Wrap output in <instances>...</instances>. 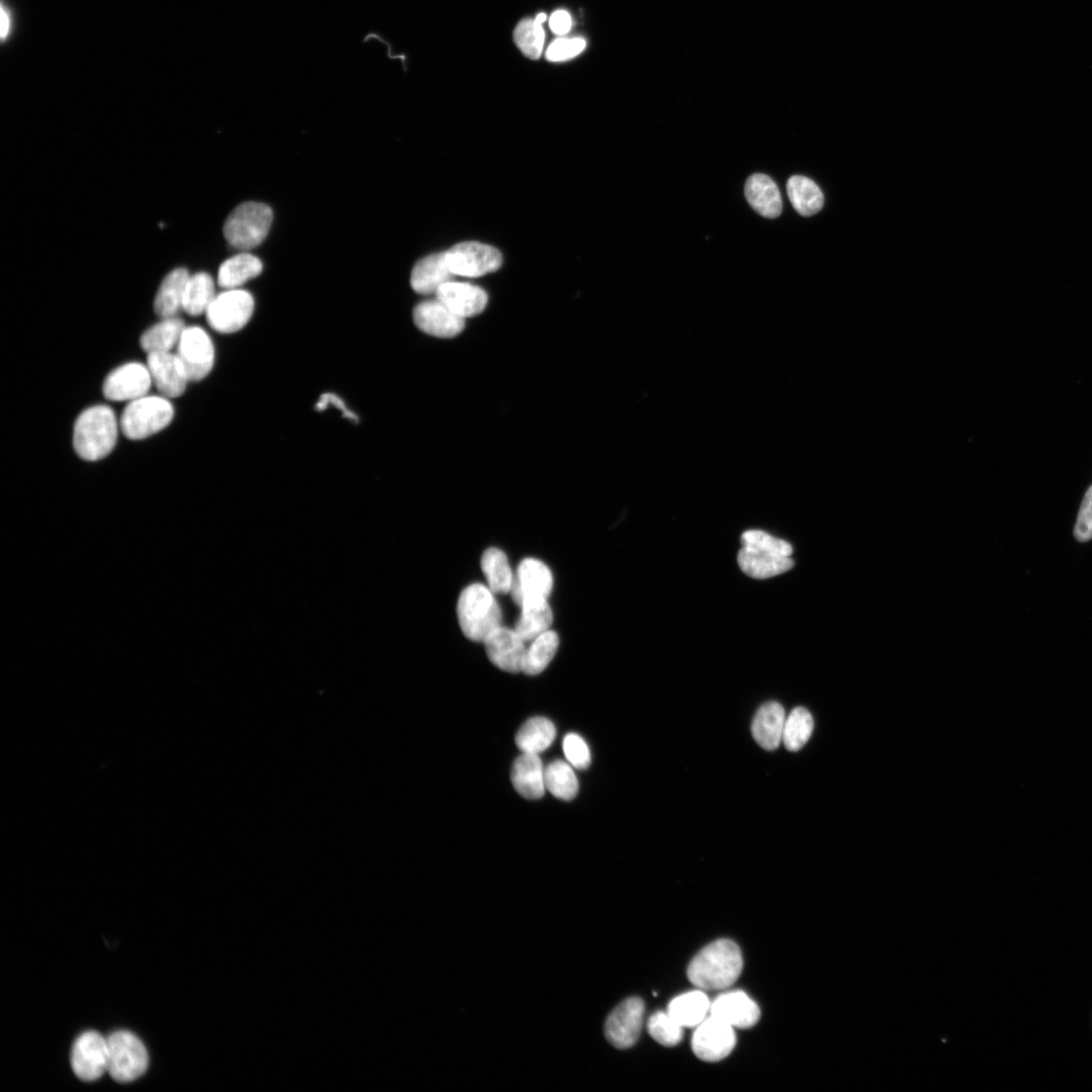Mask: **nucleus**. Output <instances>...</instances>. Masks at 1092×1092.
Returning <instances> with one entry per match:
<instances>
[{
    "mask_svg": "<svg viewBox=\"0 0 1092 1092\" xmlns=\"http://www.w3.org/2000/svg\"><path fill=\"white\" fill-rule=\"evenodd\" d=\"M744 967L740 947L731 940H718L702 949L691 961L687 976L701 991H720L736 984Z\"/></svg>",
    "mask_w": 1092,
    "mask_h": 1092,
    "instance_id": "1",
    "label": "nucleus"
},
{
    "mask_svg": "<svg viewBox=\"0 0 1092 1092\" xmlns=\"http://www.w3.org/2000/svg\"><path fill=\"white\" fill-rule=\"evenodd\" d=\"M742 545L738 562L742 571L753 579H770L795 567L793 546L767 532L746 531L742 536Z\"/></svg>",
    "mask_w": 1092,
    "mask_h": 1092,
    "instance_id": "2",
    "label": "nucleus"
},
{
    "mask_svg": "<svg viewBox=\"0 0 1092 1092\" xmlns=\"http://www.w3.org/2000/svg\"><path fill=\"white\" fill-rule=\"evenodd\" d=\"M117 434L114 411L103 405L91 407L84 411L76 422L75 450L85 460H100L114 450Z\"/></svg>",
    "mask_w": 1092,
    "mask_h": 1092,
    "instance_id": "3",
    "label": "nucleus"
},
{
    "mask_svg": "<svg viewBox=\"0 0 1092 1092\" xmlns=\"http://www.w3.org/2000/svg\"><path fill=\"white\" fill-rule=\"evenodd\" d=\"M457 618L463 635L476 642H484L502 627V613L494 593L481 584H472L461 592Z\"/></svg>",
    "mask_w": 1092,
    "mask_h": 1092,
    "instance_id": "4",
    "label": "nucleus"
},
{
    "mask_svg": "<svg viewBox=\"0 0 1092 1092\" xmlns=\"http://www.w3.org/2000/svg\"><path fill=\"white\" fill-rule=\"evenodd\" d=\"M273 221L271 207L248 202L238 206L224 224V236L229 245L240 252L252 251L268 237Z\"/></svg>",
    "mask_w": 1092,
    "mask_h": 1092,
    "instance_id": "5",
    "label": "nucleus"
},
{
    "mask_svg": "<svg viewBox=\"0 0 1092 1092\" xmlns=\"http://www.w3.org/2000/svg\"><path fill=\"white\" fill-rule=\"evenodd\" d=\"M173 417L174 408L167 398L145 396L126 407L119 425L128 440L142 441L166 429Z\"/></svg>",
    "mask_w": 1092,
    "mask_h": 1092,
    "instance_id": "6",
    "label": "nucleus"
},
{
    "mask_svg": "<svg viewBox=\"0 0 1092 1092\" xmlns=\"http://www.w3.org/2000/svg\"><path fill=\"white\" fill-rule=\"evenodd\" d=\"M107 1073L119 1083L141 1077L148 1068L149 1055L143 1042L128 1030L114 1031L107 1038Z\"/></svg>",
    "mask_w": 1092,
    "mask_h": 1092,
    "instance_id": "7",
    "label": "nucleus"
},
{
    "mask_svg": "<svg viewBox=\"0 0 1092 1092\" xmlns=\"http://www.w3.org/2000/svg\"><path fill=\"white\" fill-rule=\"evenodd\" d=\"M256 301L251 292L241 288L225 289L216 295L207 313L212 329L231 334L245 328L252 320Z\"/></svg>",
    "mask_w": 1092,
    "mask_h": 1092,
    "instance_id": "8",
    "label": "nucleus"
},
{
    "mask_svg": "<svg viewBox=\"0 0 1092 1092\" xmlns=\"http://www.w3.org/2000/svg\"><path fill=\"white\" fill-rule=\"evenodd\" d=\"M453 273L464 277H479L500 269V252L479 242H462L446 253Z\"/></svg>",
    "mask_w": 1092,
    "mask_h": 1092,
    "instance_id": "9",
    "label": "nucleus"
},
{
    "mask_svg": "<svg viewBox=\"0 0 1092 1092\" xmlns=\"http://www.w3.org/2000/svg\"><path fill=\"white\" fill-rule=\"evenodd\" d=\"M191 382L206 379L215 366V346L212 338L199 326L187 327L177 345V353Z\"/></svg>",
    "mask_w": 1092,
    "mask_h": 1092,
    "instance_id": "10",
    "label": "nucleus"
},
{
    "mask_svg": "<svg viewBox=\"0 0 1092 1092\" xmlns=\"http://www.w3.org/2000/svg\"><path fill=\"white\" fill-rule=\"evenodd\" d=\"M736 1045L735 1027L711 1014L696 1026L692 1037L694 1054L706 1062L726 1058Z\"/></svg>",
    "mask_w": 1092,
    "mask_h": 1092,
    "instance_id": "11",
    "label": "nucleus"
},
{
    "mask_svg": "<svg viewBox=\"0 0 1092 1092\" xmlns=\"http://www.w3.org/2000/svg\"><path fill=\"white\" fill-rule=\"evenodd\" d=\"M644 1013V1002L631 998L622 1002L607 1018L605 1036L618 1049H629L638 1040Z\"/></svg>",
    "mask_w": 1092,
    "mask_h": 1092,
    "instance_id": "12",
    "label": "nucleus"
},
{
    "mask_svg": "<svg viewBox=\"0 0 1092 1092\" xmlns=\"http://www.w3.org/2000/svg\"><path fill=\"white\" fill-rule=\"evenodd\" d=\"M147 366L130 362L112 371L104 380L102 393L109 401H135L147 396L152 386Z\"/></svg>",
    "mask_w": 1092,
    "mask_h": 1092,
    "instance_id": "13",
    "label": "nucleus"
},
{
    "mask_svg": "<svg viewBox=\"0 0 1092 1092\" xmlns=\"http://www.w3.org/2000/svg\"><path fill=\"white\" fill-rule=\"evenodd\" d=\"M72 1066L76 1075L84 1081L100 1078L108 1068L107 1039L97 1031H86L74 1045Z\"/></svg>",
    "mask_w": 1092,
    "mask_h": 1092,
    "instance_id": "14",
    "label": "nucleus"
},
{
    "mask_svg": "<svg viewBox=\"0 0 1092 1092\" xmlns=\"http://www.w3.org/2000/svg\"><path fill=\"white\" fill-rule=\"evenodd\" d=\"M413 319L422 332L439 338L456 337L465 325V319L455 314L438 298L418 303Z\"/></svg>",
    "mask_w": 1092,
    "mask_h": 1092,
    "instance_id": "15",
    "label": "nucleus"
},
{
    "mask_svg": "<svg viewBox=\"0 0 1092 1092\" xmlns=\"http://www.w3.org/2000/svg\"><path fill=\"white\" fill-rule=\"evenodd\" d=\"M147 367L158 392L167 399L184 395L191 382L177 354L150 353L147 358Z\"/></svg>",
    "mask_w": 1092,
    "mask_h": 1092,
    "instance_id": "16",
    "label": "nucleus"
},
{
    "mask_svg": "<svg viewBox=\"0 0 1092 1092\" xmlns=\"http://www.w3.org/2000/svg\"><path fill=\"white\" fill-rule=\"evenodd\" d=\"M554 578L548 566L535 559L523 560L514 575L511 595L521 607L529 598H546L551 595Z\"/></svg>",
    "mask_w": 1092,
    "mask_h": 1092,
    "instance_id": "17",
    "label": "nucleus"
},
{
    "mask_svg": "<svg viewBox=\"0 0 1092 1092\" xmlns=\"http://www.w3.org/2000/svg\"><path fill=\"white\" fill-rule=\"evenodd\" d=\"M490 660L499 669L512 674L522 672L527 648L514 631L500 627L484 640Z\"/></svg>",
    "mask_w": 1092,
    "mask_h": 1092,
    "instance_id": "18",
    "label": "nucleus"
},
{
    "mask_svg": "<svg viewBox=\"0 0 1092 1092\" xmlns=\"http://www.w3.org/2000/svg\"><path fill=\"white\" fill-rule=\"evenodd\" d=\"M437 298L463 319L480 314L488 305V294L482 288L454 280L439 289Z\"/></svg>",
    "mask_w": 1092,
    "mask_h": 1092,
    "instance_id": "19",
    "label": "nucleus"
},
{
    "mask_svg": "<svg viewBox=\"0 0 1092 1092\" xmlns=\"http://www.w3.org/2000/svg\"><path fill=\"white\" fill-rule=\"evenodd\" d=\"M710 1014L734 1027L749 1028L759 1021L761 1011L746 993L738 991L715 999L710 1006Z\"/></svg>",
    "mask_w": 1092,
    "mask_h": 1092,
    "instance_id": "20",
    "label": "nucleus"
},
{
    "mask_svg": "<svg viewBox=\"0 0 1092 1092\" xmlns=\"http://www.w3.org/2000/svg\"><path fill=\"white\" fill-rule=\"evenodd\" d=\"M544 771L538 755L523 753L512 767L511 779L515 791L526 800L542 799L546 792Z\"/></svg>",
    "mask_w": 1092,
    "mask_h": 1092,
    "instance_id": "21",
    "label": "nucleus"
},
{
    "mask_svg": "<svg viewBox=\"0 0 1092 1092\" xmlns=\"http://www.w3.org/2000/svg\"><path fill=\"white\" fill-rule=\"evenodd\" d=\"M454 277L446 253L436 254L416 264L411 273V286L420 294H437L439 289Z\"/></svg>",
    "mask_w": 1092,
    "mask_h": 1092,
    "instance_id": "22",
    "label": "nucleus"
},
{
    "mask_svg": "<svg viewBox=\"0 0 1092 1092\" xmlns=\"http://www.w3.org/2000/svg\"><path fill=\"white\" fill-rule=\"evenodd\" d=\"M785 722L786 714L781 704L768 702L760 707L752 724V734L758 745L767 751L779 748Z\"/></svg>",
    "mask_w": 1092,
    "mask_h": 1092,
    "instance_id": "23",
    "label": "nucleus"
},
{
    "mask_svg": "<svg viewBox=\"0 0 1092 1092\" xmlns=\"http://www.w3.org/2000/svg\"><path fill=\"white\" fill-rule=\"evenodd\" d=\"M745 193L751 207L761 216L775 219L781 215L782 197L771 177L761 173L750 176Z\"/></svg>",
    "mask_w": 1092,
    "mask_h": 1092,
    "instance_id": "24",
    "label": "nucleus"
},
{
    "mask_svg": "<svg viewBox=\"0 0 1092 1092\" xmlns=\"http://www.w3.org/2000/svg\"><path fill=\"white\" fill-rule=\"evenodd\" d=\"M521 617L515 632L526 641H533L539 636L550 631L554 622L551 606L546 598H529L521 605Z\"/></svg>",
    "mask_w": 1092,
    "mask_h": 1092,
    "instance_id": "25",
    "label": "nucleus"
},
{
    "mask_svg": "<svg viewBox=\"0 0 1092 1092\" xmlns=\"http://www.w3.org/2000/svg\"><path fill=\"white\" fill-rule=\"evenodd\" d=\"M190 276L186 269H175L165 276L154 300V310L160 318L176 317L182 310Z\"/></svg>",
    "mask_w": 1092,
    "mask_h": 1092,
    "instance_id": "26",
    "label": "nucleus"
},
{
    "mask_svg": "<svg viewBox=\"0 0 1092 1092\" xmlns=\"http://www.w3.org/2000/svg\"><path fill=\"white\" fill-rule=\"evenodd\" d=\"M264 270L262 261L249 253L238 254L225 261L218 273V283L225 289L240 288L243 284L261 275Z\"/></svg>",
    "mask_w": 1092,
    "mask_h": 1092,
    "instance_id": "27",
    "label": "nucleus"
},
{
    "mask_svg": "<svg viewBox=\"0 0 1092 1092\" xmlns=\"http://www.w3.org/2000/svg\"><path fill=\"white\" fill-rule=\"evenodd\" d=\"M556 737V726L550 719L533 717L521 726L516 745L522 753L539 755L553 745Z\"/></svg>",
    "mask_w": 1092,
    "mask_h": 1092,
    "instance_id": "28",
    "label": "nucleus"
},
{
    "mask_svg": "<svg viewBox=\"0 0 1092 1092\" xmlns=\"http://www.w3.org/2000/svg\"><path fill=\"white\" fill-rule=\"evenodd\" d=\"M787 193L794 208L802 216H814L823 208V194L811 178L801 175L793 176L788 180Z\"/></svg>",
    "mask_w": 1092,
    "mask_h": 1092,
    "instance_id": "29",
    "label": "nucleus"
},
{
    "mask_svg": "<svg viewBox=\"0 0 1092 1092\" xmlns=\"http://www.w3.org/2000/svg\"><path fill=\"white\" fill-rule=\"evenodd\" d=\"M710 1006L708 997L701 991H695L673 1000L667 1006V1013L681 1026L694 1027L707 1017Z\"/></svg>",
    "mask_w": 1092,
    "mask_h": 1092,
    "instance_id": "30",
    "label": "nucleus"
},
{
    "mask_svg": "<svg viewBox=\"0 0 1092 1092\" xmlns=\"http://www.w3.org/2000/svg\"><path fill=\"white\" fill-rule=\"evenodd\" d=\"M186 328L185 322L177 317L162 319L144 332L140 340L141 347L148 354L171 352L177 347Z\"/></svg>",
    "mask_w": 1092,
    "mask_h": 1092,
    "instance_id": "31",
    "label": "nucleus"
},
{
    "mask_svg": "<svg viewBox=\"0 0 1092 1092\" xmlns=\"http://www.w3.org/2000/svg\"><path fill=\"white\" fill-rule=\"evenodd\" d=\"M216 295L213 277L207 273H195L188 280L182 310L193 317L206 314Z\"/></svg>",
    "mask_w": 1092,
    "mask_h": 1092,
    "instance_id": "32",
    "label": "nucleus"
},
{
    "mask_svg": "<svg viewBox=\"0 0 1092 1092\" xmlns=\"http://www.w3.org/2000/svg\"><path fill=\"white\" fill-rule=\"evenodd\" d=\"M480 568L493 593L511 592L514 575L504 552L495 548L488 549L482 554Z\"/></svg>",
    "mask_w": 1092,
    "mask_h": 1092,
    "instance_id": "33",
    "label": "nucleus"
},
{
    "mask_svg": "<svg viewBox=\"0 0 1092 1092\" xmlns=\"http://www.w3.org/2000/svg\"><path fill=\"white\" fill-rule=\"evenodd\" d=\"M568 762L557 760L551 763L544 771L546 791L555 798L564 802L573 801L579 793V781Z\"/></svg>",
    "mask_w": 1092,
    "mask_h": 1092,
    "instance_id": "34",
    "label": "nucleus"
},
{
    "mask_svg": "<svg viewBox=\"0 0 1092 1092\" xmlns=\"http://www.w3.org/2000/svg\"><path fill=\"white\" fill-rule=\"evenodd\" d=\"M560 638L554 631H548L535 638L527 648L522 672L528 676L542 673L555 657Z\"/></svg>",
    "mask_w": 1092,
    "mask_h": 1092,
    "instance_id": "35",
    "label": "nucleus"
},
{
    "mask_svg": "<svg viewBox=\"0 0 1092 1092\" xmlns=\"http://www.w3.org/2000/svg\"><path fill=\"white\" fill-rule=\"evenodd\" d=\"M815 727L812 713L798 707L786 718L782 743L788 751L799 752L810 741Z\"/></svg>",
    "mask_w": 1092,
    "mask_h": 1092,
    "instance_id": "36",
    "label": "nucleus"
},
{
    "mask_svg": "<svg viewBox=\"0 0 1092 1092\" xmlns=\"http://www.w3.org/2000/svg\"><path fill=\"white\" fill-rule=\"evenodd\" d=\"M545 20V14L538 15L534 20H523L514 31L516 45L530 59L536 60L541 56L544 45L542 24Z\"/></svg>",
    "mask_w": 1092,
    "mask_h": 1092,
    "instance_id": "37",
    "label": "nucleus"
},
{
    "mask_svg": "<svg viewBox=\"0 0 1092 1092\" xmlns=\"http://www.w3.org/2000/svg\"><path fill=\"white\" fill-rule=\"evenodd\" d=\"M648 1031L657 1043L665 1047H674L683 1040V1026L667 1011H658L650 1016Z\"/></svg>",
    "mask_w": 1092,
    "mask_h": 1092,
    "instance_id": "38",
    "label": "nucleus"
},
{
    "mask_svg": "<svg viewBox=\"0 0 1092 1092\" xmlns=\"http://www.w3.org/2000/svg\"><path fill=\"white\" fill-rule=\"evenodd\" d=\"M563 749L568 762L576 769L586 770L591 764V752L586 741L577 734L565 737Z\"/></svg>",
    "mask_w": 1092,
    "mask_h": 1092,
    "instance_id": "39",
    "label": "nucleus"
},
{
    "mask_svg": "<svg viewBox=\"0 0 1092 1092\" xmlns=\"http://www.w3.org/2000/svg\"><path fill=\"white\" fill-rule=\"evenodd\" d=\"M586 48L582 38L556 40L546 51V58L552 63H562L581 54Z\"/></svg>",
    "mask_w": 1092,
    "mask_h": 1092,
    "instance_id": "40",
    "label": "nucleus"
},
{
    "mask_svg": "<svg viewBox=\"0 0 1092 1092\" xmlns=\"http://www.w3.org/2000/svg\"><path fill=\"white\" fill-rule=\"evenodd\" d=\"M1074 536L1080 542L1092 539V485L1083 498L1074 528Z\"/></svg>",
    "mask_w": 1092,
    "mask_h": 1092,
    "instance_id": "41",
    "label": "nucleus"
},
{
    "mask_svg": "<svg viewBox=\"0 0 1092 1092\" xmlns=\"http://www.w3.org/2000/svg\"><path fill=\"white\" fill-rule=\"evenodd\" d=\"M550 27L552 31L557 35H565L569 33L572 27L571 16L566 11L556 12L551 17Z\"/></svg>",
    "mask_w": 1092,
    "mask_h": 1092,
    "instance_id": "42",
    "label": "nucleus"
},
{
    "mask_svg": "<svg viewBox=\"0 0 1092 1092\" xmlns=\"http://www.w3.org/2000/svg\"><path fill=\"white\" fill-rule=\"evenodd\" d=\"M328 405H334L337 409L343 412L344 416L349 420H357L356 415L346 408L344 402L339 397L333 394H327L322 396L320 402L317 404V409L320 411L324 410L327 408Z\"/></svg>",
    "mask_w": 1092,
    "mask_h": 1092,
    "instance_id": "43",
    "label": "nucleus"
},
{
    "mask_svg": "<svg viewBox=\"0 0 1092 1092\" xmlns=\"http://www.w3.org/2000/svg\"><path fill=\"white\" fill-rule=\"evenodd\" d=\"M0 24H2V28H0V33H2V39L3 41H6L11 32L12 19L10 12L4 6L2 7V18H0Z\"/></svg>",
    "mask_w": 1092,
    "mask_h": 1092,
    "instance_id": "44",
    "label": "nucleus"
}]
</instances>
